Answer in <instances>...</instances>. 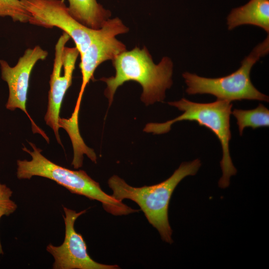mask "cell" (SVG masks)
Listing matches in <instances>:
<instances>
[{"instance_id": "cell-1", "label": "cell", "mask_w": 269, "mask_h": 269, "mask_svg": "<svg viewBox=\"0 0 269 269\" xmlns=\"http://www.w3.org/2000/svg\"><path fill=\"white\" fill-rule=\"evenodd\" d=\"M116 70L114 76L102 78L107 87L104 94L110 106L118 87L125 82L134 81L142 88L141 100L146 105L162 101L165 91L172 84L173 63L171 60L164 57L155 64L147 49L135 47L125 51L113 60Z\"/></svg>"}, {"instance_id": "cell-2", "label": "cell", "mask_w": 269, "mask_h": 269, "mask_svg": "<svg viewBox=\"0 0 269 269\" xmlns=\"http://www.w3.org/2000/svg\"><path fill=\"white\" fill-rule=\"evenodd\" d=\"M201 165L199 159L182 162L168 178L150 186L133 187L116 175L111 177L108 183L115 199H128L137 203L148 222L158 231L162 240L172 244V230L168 217L171 197L178 183L185 177L195 175Z\"/></svg>"}, {"instance_id": "cell-3", "label": "cell", "mask_w": 269, "mask_h": 269, "mask_svg": "<svg viewBox=\"0 0 269 269\" xmlns=\"http://www.w3.org/2000/svg\"><path fill=\"white\" fill-rule=\"evenodd\" d=\"M29 143L32 151L25 147L22 149L31 155V159L17 161L16 175L19 179H30L35 176L49 179L72 193L100 202L104 209L113 215H126L139 211L106 193L101 189L99 183L85 171L72 170L57 165L43 156L41 154L42 150L34 144Z\"/></svg>"}, {"instance_id": "cell-4", "label": "cell", "mask_w": 269, "mask_h": 269, "mask_svg": "<svg viewBox=\"0 0 269 269\" xmlns=\"http://www.w3.org/2000/svg\"><path fill=\"white\" fill-rule=\"evenodd\" d=\"M168 104L183 113L164 123H148L143 131L155 134L166 133L170 130L173 124L181 121H195L199 126L210 130L218 137L222 148L223 156L220 161L222 176L219 181V186L222 188L228 187L230 177L237 173L229 151V141L232 136L230 119L233 104L230 102L218 99L212 103H199L185 98Z\"/></svg>"}, {"instance_id": "cell-5", "label": "cell", "mask_w": 269, "mask_h": 269, "mask_svg": "<svg viewBox=\"0 0 269 269\" xmlns=\"http://www.w3.org/2000/svg\"><path fill=\"white\" fill-rule=\"evenodd\" d=\"M269 51V36L257 45L241 62L240 67L233 73L222 77L209 78L185 72L182 74L189 95L208 94L218 100L233 101L249 100L269 102V96L257 89L250 79L254 65Z\"/></svg>"}, {"instance_id": "cell-6", "label": "cell", "mask_w": 269, "mask_h": 269, "mask_svg": "<svg viewBox=\"0 0 269 269\" xmlns=\"http://www.w3.org/2000/svg\"><path fill=\"white\" fill-rule=\"evenodd\" d=\"M29 13L30 24L52 28L57 27L68 34L74 41L81 56L98 29L86 27L70 14L64 0H20Z\"/></svg>"}, {"instance_id": "cell-7", "label": "cell", "mask_w": 269, "mask_h": 269, "mask_svg": "<svg viewBox=\"0 0 269 269\" xmlns=\"http://www.w3.org/2000/svg\"><path fill=\"white\" fill-rule=\"evenodd\" d=\"M70 38L63 32L55 46L53 67L49 81L50 89L46 124L53 130L58 142L62 145L59 129L60 111L64 96L72 84V75L79 53L76 47H66Z\"/></svg>"}, {"instance_id": "cell-8", "label": "cell", "mask_w": 269, "mask_h": 269, "mask_svg": "<svg viewBox=\"0 0 269 269\" xmlns=\"http://www.w3.org/2000/svg\"><path fill=\"white\" fill-rule=\"evenodd\" d=\"M129 31L128 28L119 18L109 19L104 25L98 29L97 34L88 47L80 56V68L82 74V84L73 111L79 114L82 98L86 86L97 67L103 62L112 61L119 54L126 50L124 44L116 36Z\"/></svg>"}, {"instance_id": "cell-9", "label": "cell", "mask_w": 269, "mask_h": 269, "mask_svg": "<svg viewBox=\"0 0 269 269\" xmlns=\"http://www.w3.org/2000/svg\"><path fill=\"white\" fill-rule=\"evenodd\" d=\"M48 52L40 46L26 49L16 64L11 67L3 60H0L1 76L8 85L9 95L6 108L10 111L19 109L23 111L30 120L33 133L41 135L48 143L46 134L40 129L31 119L26 110L27 93L31 73L36 63L44 60Z\"/></svg>"}, {"instance_id": "cell-10", "label": "cell", "mask_w": 269, "mask_h": 269, "mask_svg": "<svg viewBox=\"0 0 269 269\" xmlns=\"http://www.w3.org/2000/svg\"><path fill=\"white\" fill-rule=\"evenodd\" d=\"M65 216V237L59 246L49 244L46 251L53 257L54 269H118V265H105L95 262L89 256L87 247L81 234L74 228L77 219L86 212V210L76 211L63 207Z\"/></svg>"}, {"instance_id": "cell-11", "label": "cell", "mask_w": 269, "mask_h": 269, "mask_svg": "<svg viewBox=\"0 0 269 269\" xmlns=\"http://www.w3.org/2000/svg\"><path fill=\"white\" fill-rule=\"evenodd\" d=\"M229 30L244 24H251L269 31V0H250L246 4L233 9L227 18Z\"/></svg>"}, {"instance_id": "cell-12", "label": "cell", "mask_w": 269, "mask_h": 269, "mask_svg": "<svg viewBox=\"0 0 269 269\" xmlns=\"http://www.w3.org/2000/svg\"><path fill=\"white\" fill-rule=\"evenodd\" d=\"M69 11L78 22L93 29L101 28L109 19L111 12L96 0H68Z\"/></svg>"}, {"instance_id": "cell-13", "label": "cell", "mask_w": 269, "mask_h": 269, "mask_svg": "<svg viewBox=\"0 0 269 269\" xmlns=\"http://www.w3.org/2000/svg\"><path fill=\"white\" fill-rule=\"evenodd\" d=\"M232 114L237 119L240 135H242L245 128L251 127L254 130L269 126V110L261 103L252 110L235 109Z\"/></svg>"}, {"instance_id": "cell-14", "label": "cell", "mask_w": 269, "mask_h": 269, "mask_svg": "<svg viewBox=\"0 0 269 269\" xmlns=\"http://www.w3.org/2000/svg\"><path fill=\"white\" fill-rule=\"evenodd\" d=\"M6 16L14 22L26 23L30 15L20 0H0V17Z\"/></svg>"}, {"instance_id": "cell-15", "label": "cell", "mask_w": 269, "mask_h": 269, "mask_svg": "<svg viewBox=\"0 0 269 269\" xmlns=\"http://www.w3.org/2000/svg\"><path fill=\"white\" fill-rule=\"evenodd\" d=\"M12 191L5 184L0 182V219L3 216H9L17 209L16 203L11 199ZM3 254L0 241V256Z\"/></svg>"}]
</instances>
